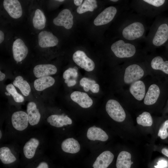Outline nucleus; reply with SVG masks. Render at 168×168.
I'll return each mask as SVG.
<instances>
[{
  "mask_svg": "<svg viewBox=\"0 0 168 168\" xmlns=\"http://www.w3.org/2000/svg\"><path fill=\"white\" fill-rule=\"evenodd\" d=\"M105 109L109 116L114 121L120 122L125 120V113L118 101L113 99L108 100L106 104Z\"/></svg>",
  "mask_w": 168,
  "mask_h": 168,
  "instance_id": "obj_5",
  "label": "nucleus"
},
{
  "mask_svg": "<svg viewBox=\"0 0 168 168\" xmlns=\"http://www.w3.org/2000/svg\"><path fill=\"white\" fill-rule=\"evenodd\" d=\"M168 40V25L160 23L157 17L150 28L144 40L143 47L145 51L154 52L157 47L161 46Z\"/></svg>",
  "mask_w": 168,
  "mask_h": 168,
  "instance_id": "obj_2",
  "label": "nucleus"
},
{
  "mask_svg": "<svg viewBox=\"0 0 168 168\" xmlns=\"http://www.w3.org/2000/svg\"><path fill=\"white\" fill-rule=\"evenodd\" d=\"M4 7L9 15L12 18L17 19L22 14L21 5L17 0H4L3 2Z\"/></svg>",
  "mask_w": 168,
  "mask_h": 168,
  "instance_id": "obj_12",
  "label": "nucleus"
},
{
  "mask_svg": "<svg viewBox=\"0 0 168 168\" xmlns=\"http://www.w3.org/2000/svg\"><path fill=\"white\" fill-rule=\"evenodd\" d=\"M162 153L168 157V149L164 148L161 150Z\"/></svg>",
  "mask_w": 168,
  "mask_h": 168,
  "instance_id": "obj_41",
  "label": "nucleus"
},
{
  "mask_svg": "<svg viewBox=\"0 0 168 168\" xmlns=\"http://www.w3.org/2000/svg\"><path fill=\"white\" fill-rule=\"evenodd\" d=\"M58 40L57 37L50 32L43 31L38 35V43L41 48L53 47L57 45Z\"/></svg>",
  "mask_w": 168,
  "mask_h": 168,
  "instance_id": "obj_13",
  "label": "nucleus"
},
{
  "mask_svg": "<svg viewBox=\"0 0 168 168\" xmlns=\"http://www.w3.org/2000/svg\"><path fill=\"white\" fill-rule=\"evenodd\" d=\"M26 110L29 124L31 126L37 124L40 121L41 115L35 103L32 101L29 102L27 105Z\"/></svg>",
  "mask_w": 168,
  "mask_h": 168,
  "instance_id": "obj_19",
  "label": "nucleus"
},
{
  "mask_svg": "<svg viewBox=\"0 0 168 168\" xmlns=\"http://www.w3.org/2000/svg\"><path fill=\"white\" fill-rule=\"evenodd\" d=\"M36 168H49V167L48 164L47 162L42 161L40 162Z\"/></svg>",
  "mask_w": 168,
  "mask_h": 168,
  "instance_id": "obj_38",
  "label": "nucleus"
},
{
  "mask_svg": "<svg viewBox=\"0 0 168 168\" xmlns=\"http://www.w3.org/2000/svg\"><path fill=\"white\" fill-rule=\"evenodd\" d=\"M54 79L50 76L38 78L34 82V86L35 89L42 91L52 86L54 83Z\"/></svg>",
  "mask_w": 168,
  "mask_h": 168,
  "instance_id": "obj_24",
  "label": "nucleus"
},
{
  "mask_svg": "<svg viewBox=\"0 0 168 168\" xmlns=\"http://www.w3.org/2000/svg\"><path fill=\"white\" fill-rule=\"evenodd\" d=\"M12 126L18 131H23L28 125L29 119L27 114L25 111L19 110L14 112L11 117Z\"/></svg>",
  "mask_w": 168,
  "mask_h": 168,
  "instance_id": "obj_8",
  "label": "nucleus"
},
{
  "mask_svg": "<svg viewBox=\"0 0 168 168\" xmlns=\"http://www.w3.org/2000/svg\"><path fill=\"white\" fill-rule=\"evenodd\" d=\"M117 12V9L114 6H110L107 7L95 19L94 25L98 26L109 23L114 19Z\"/></svg>",
  "mask_w": 168,
  "mask_h": 168,
  "instance_id": "obj_9",
  "label": "nucleus"
},
{
  "mask_svg": "<svg viewBox=\"0 0 168 168\" xmlns=\"http://www.w3.org/2000/svg\"><path fill=\"white\" fill-rule=\"evenodd\" d=\"M7 91L13 97L15 101L18 103H21L24 101V98L16 90L13 85L9 84L6 87Z\"/></svg>",
  "mask_w": 168,
  "mask_h": 168,
  "instance_id": "obj_32",
  "label": "nucleus"
},
{
  "mask_svg": "<svg viewBox=\"0 0 168 168\" xmlns=\"http://www.w3.org/2000/svg\"><path fill=\"white\" fill-rule=\"evenodd\" d=\"M61 148L64 152L75 154L78 152L80 146L78 142L73 138H68L64 140L61 143Z\"/></svg>",
  "mask_w": 168,
  "mask_h": 168,
  "instance_id": "obj_22",
  "label": "nucleus"
},
{
  "mask_svg": "<svg viewBox=\"0 0 168 168\" xmlns=\"http://www.w3.org/2000/svg\"><path fill=\"white\" fill-rule=\"evenodd\" d=\"M14 86L17 87L23 95L28 96L31 91L30 86L26 80H24L20 76H17L13 82Z\"/></svg>",
  "mask_w": 168,
  "mask_h": 168,
  "instance_id": "obj_27",
  "label": "nucleus"
},
{
  "mask_svg": "<svg viewBox=\"0 0 168 168\" xmlns=\"http://www.w3.org/2000/svg\"><path fill=\"white\" fill-rule=\"evenodd\" d=\"M64 82L66 83L69 87L74 86L76 83V81L75 79H70L65 80Z\"/></svg>",
  "mask_w": 168,
  "mask_h": 168,
  "instance_id": "obj_37",
  "label": "nucleus"
},
{
  "mask_svg": "<svg viewBox=\"0 0 168 168\" xmlns=\"http://www.w3.org/2000/svg\"><path fill=\"white\" fill-rule=\"evenodd\" d=\"M40 143L39 139L36 138H31L28 140L23 147V152L25 157L28 159L32 158L35 154Z\"/></svg>",
  "mask_w": 168,
  "mask_h": 168,
  "instance_id": "obj_18",
  "label": "nucleus"
},
{
  "mask_svg": "<svg viewBox=\"0 0 168 168\" xmlns=\"http://www.w3.org/2000/svg\"><path fill=\"white\" fill-rule=\"evenodd\" d=\"M160 94V90L158 86L155 84L151 85L148 89L144 100V104L151 105L157 101Z\"/></svg>",
  "mask_w": 168,
  "mask_h": 168,
  "instance_id": "obj_23",
  "label": "nucleus"
},
{
  "mask_svg": "<svg viewBox=\"0 0 168 168\" xmlns=\"http://www.w3.org/2000/svg\"><path fill=\"white\" fill-rule=\"evenodd\" d=\"M87 137L90 140L105 142L109 137L105 132L100 128L93 126L89 128L87 132Z\"/></svg>",
  "mask_w": 168,
  "mask_h": 168,
  "instance_id": "obj_20",
  "label": "nucleus"
},
{
  "mask_svg": "<svg viewBox=\"0 0 168 168\" xmlns=\"http://www.w3.org/2000/svg\"><path fill=\"white\" fill-rule=\"evenodd\" d=\"M47 121L51 125L57 128L70 125L72 123L70 118L63 114L51 115L48 117Z\"/></svg>",
  "mask_w": 168,
  "mask_h": 168,
  "instance_id": "obj_17",
  "label": "nucleus"
},
{
  "mask_svg": "<svg viewBox=\"0 0 168 168\" xmlns=\"http://www.w3.org/2000/svg\"><path fill=\"white\" fill-rule=\"evenodd\" d=\"M73 16L71 11L65 9L61 11L53 21L54 24L58 26H62L66 29L71 28L73 25Z\"/></svg>",
  "mask_w": 168,
  "mask_h": 168,
  "instance_id": "obj_10",
  "label": "nucleus"
},
{
  "mask_svg": "<svg viewBox=\"0 0 168 168\" xmlns=\"http://www.w3.org/2000/svg\"><path fill=\"white\" fill-rule=\"evenodd\" d=\"M114 158V155L110 151H105L97 157L92 166L93 168H107Z\"/></svg>",
  "mask_w": 168,
  "mask_h": 168,
  "instance_id": "obj_16",
  "label": "nucleus"
},
{
  "mask_svg": "<svg viewBox=\"0 0 168 168\" xmlns=\"http://www.w3.org/2000/svg\"><path fill=\"white\" fill-rule=\"evenodd\" d=\"M150 64L153 69L161 70L168 74V61H164L161 56H156L154 57L152 59Z\"/></svg>",
  "mask_w": 168,
  "mask_h": 168,
  "instance_id": "obj_26",
  "label": "nucleus"
},
{
  "mask_svg": "<svg viewBox=\"0 0 168 168\" xmlns=\"http://www.w3.org/2000/svg\"><path fill=\"white\" fill-rule=\"evenodd\" d=\"M129 91L131 94L138 100H142L145 96V86L141 81L138 80L132 83Z\"/></svg>",
  "mask_w": 168,
  "mask_h": 168,
  "instance_id": "obj_21",
  "label": "nucleus"
},
{
  "mask_svg": "<svg viewBox=\"0 0 168 168\" xmlns=\"http://www.w3.org/2000/svg\"><path fill=\"white\" fill-rule=\"evenodd\" d=\"M157 165L155 166V167L163 168L166 167L167 166V162L164 160H161L159 161L157 163Z\"/></svg>",
  "mask_w": 168,
  "mask_h": 168,
  "instance_id": "obj_36",
  "label": "nucleus"
},
{
  "mask_svg": "<svg viewBox=\"0 0 168 168\" xmlns=\"http://www.w3.org/2000/svg\"><path fill=\"white\" fill-rule=\"evenodd\" d=\"M77 68L76 67L74 68H69L63 72V77L65 80L70 79L71 77L77 78L78 76Z\"/></svg>",
  "mask_w": 168,
  "mask_h": 168,
  "instance_id": "obj_34",
  "label": "nucleus"
},
{
  "mask_svg": "<svg viewBox=\"0 0 168 168\" xmlns=\"http://www.w3.org/2000/svg\"><path fill=\"white\" fill-rule=\"evenodd\" d=\"M5 77V75L4 73H2L1 71H0V81H1L3 80Z\"/></svg>",
  "mask_w": 168,
  "mask_h": 168,
  "instance_id": "obj_42",
  "label": "nucleus"
},
{
  "mask_svg": "<svg viewBox=\"0 0 168 168\" xmlns=\"http://www.w3.org/2000/svg\"><path fill=\"white\" fill-rule=\"evenodd\" d=\"M46 19L43 12L39 9L35 11L33 18V24L35 28L41 30L45 26Z\"/></svg>",
  "mask_w": 168,
  "mask_h": 168,
  "instance_id": "obj_29",
  "label": "nucleus"
},
{
  "mask_svg": "<svg viewBox=\"0 0 168 168\" xmlns=\"http://www.w3.org/2000/svg\"><path fill=\"white\" fill-rule=\"evenodd\" d=\"M57 1L60 2H63L64 1L63 0H58Z\"/></svg>",
  "mask_w": 168,
  "mask_h": 168,
  "instance_id": "obj_44",
  "label": "nucleus"
},
{
  "mask_svg": "<svg viewBox=\"0 0 168 168\" xmlns=\"http://www.w3.org/2000/svg\"><path fill=\"white\" fill-rule=\"evenodd\" d=\"M12 53L14 59L17 62H20L26 57L28 52L27 47L20 39H16L13 42Z\"/></svg>",
  "mask_w": 168,
  "mask_h": 168,
  "instance_id": "obj_11",
  "label": "nucleus"
},
{
  "mask_svg": "<svg viewBox=\"0 0 168 168\" xmlns=\"http://www.w3.org/2000/svg\"></svg>",
  "mask_w": 168,
  "mask_h": 168,
  "instance_id": "obj_45",
  "label": "nucleus"
},
{
  "mask_svg": "<svg viewBox=\"0 0 168 168\" xmlns=\"http://www.w3.org/2000/svg\"><path fill=\"white\" fill-rule=\"evenodd\" d=\"M165 0H133L130 1V8L136 13L146 17L154 18L165 4Z\"/></svg>",
  "mask_w": 168,
  "mask_h": 168,
  "instance_id": "obj_3",
  "label": "nucleus"
},
{
  "mask_svg": "<svg viewBox=\"0 0 168 168\" xmlns=\"http://www.w3.org/2000/svg\"><path fill=\"white\" fill-rule=\"evenodd\" d=\"M72 59L77 65L86 71H91L94 69L95 64L93 61L82 51H76L73 55Z\"/></svg>",
  "mask_w": 168,
  "mask_h": 168,
  "instance_id": "obj_7",
  "label": "nucleus"
},
{
  "mask_svg": "<svg viewBox=\"0 0 168 168\" xmlns=\"http://www.w3.org/2000/svg\"><path fill=\"white\" fill-rule=\"evenodd\" d=\"M144 73L143 69L139 65L135 63L129 64L125 70L124 82L127 84L132 83L139 80Z\"/></svg>",
  "mask_w": 168,
  "mask_h": 168,
  "instance_id": "obj_6",
  "label": "nucleus"
},
{
  "mask_svg": "<svg viewBox=\"0 0 168 168\" xmlns=\"http://www.w3.org/2000/svg\"><path fill=\"white\" fill-rule=\"evenodd\" d=\"M124 16L120 30L122 39L139 44L144 42L148 29L146 17L129 11Z\"/></svg>",
  "mask_w": 168,
  "mask_h": 168,
  "instance_id": "obj_1",
  "label": "nucleus"
},
{
  "mask_svg": "<svg viewBox=\"0 0 168 168\" xmlns=\"http://www.w3.org/2000/svg\"><path fill=\"white\" fill-rule=\"evenodd\" d=\"M96 83L94 80L85 77L82 78L80 81V85L83 87L84 90L87 92L90 90L91 91Z\"/></svg>",
  "mask_w": 168,
  "mask_h": 168,
  "instance_id": "obj_33",
  "label": "nucleus"
},
{
  "mask_svg": "<svg viewBox=\"0 0 168 168\" xmlns=\"http://www.w3.org/2000/svg\"><path fill=\"white\" fill-rule=\"evenodd\" d=\"M2 135V132H1V130H0V139L1 138Z\"/></svg>",
  "mask_w": 168,
  "mask_h": 168,
  "instance_id": "obj_43",
  "label": "nucleus"
},
{
  "mask_svg": "<svg viewBox=\"0 0 168 168\" xmlns=\"http://www.w3.org/2000/svg\"><path fill=\"white\" fill-rule=\"evenodd\" d=\"M0 159L3 164H7L14 162L16 158L8 147H2L0 148Z\"/></svg>",
  "mask_w": 168,
  "mask_h": 168,
  "instance_id": "obj_28",
  "label": "nucleus"
},
{
  "mask_svg": "<svg viewBox=\"0 0 168 168\" xmlns=\"http://www.w3.org/2000/svg\"><path fill=\"white\" fill-rule=\"evenodd\" d=\"M131 156L129 152L125 151L121 152L117 158L116 168H130L133 163L131 161Z\"/></svg>",
  "mask_w": 168,
  "mask_h": 168,
  "instance_id": "obj_25",
  "label": "nucleus"
},
{
  "mask_svg": "<svg viewBox=\"0 0 168 168\" xmlns=\"http://www.w3.org/2000/svg\"><path fill=\"white\" fill-rule=\"evenodd\" d=\"M83 0H74V4L77 6H80L82 4Z\"/></svg>",
  "mask_w": 168,
  "mask_h": 168,
  "instance_id": "obj_39",
  "label": "nucleus"
},
{
  "mask_svg": "<svg viewBox=\"0 0 168 168\" xmlns=\"http://www.w3.org/2000/svg\"><path fill=\"white\" fill-rule=\"evenodd\" d=\"M137 123L143 126H151L152 124V119L150 114L148 112H144L139 115L136 119Z\"/></svg>",
  "mask_w": 168,
  "mask_h": 168,
  "instance_id": "obj_31",
  "label": "nucleus"
},
{
  "mask_svg": "<svg viewBox=\"0 0 168 168\" xmlns=\"http://www.w3.org/2000/svg\"><path fill=\"white\" fill-rule=\"evenodd\" d=\"M110 48L116 57L121 58L129 59L145 52L139 44L128 42L123 39L114 42Z\"/></svg>",
  "mask_w": 168,
  "mask_h": 168,
  "instance_id": "obj_4",
  "label": "nucleus"
},
{
  "mask_svg": "<svg viewBox=\"0 0 168 168\" xmlns=\"http://www.w3.org/2000/svg\"></svg>",
  "mask_w": 168,
  "mask_h": 168,
  "instance_id": "obj_46",
  "label": "nucleus"
},
{
  "mask_svg": "<svg viewBox=\"0 0 168 168\" xmlns=\"http://www.w3.org/2000/svg\"><path fill=\"white\" fill-rule=\"evenodd\" d=\"M168 128V120L166 121L160 128L158 133V136L161 139L166 138L168 135L167 129Z\"/></svg>",
  "mask_w": 168,
  "mask_h": 168,
  "instance_id": "obj_35",
  "label": "nucleus"
},
{
  "mask_svg": "<svg viewBox=\"0 0 168 168\" xmlns=\"http://www.w3.org/2000/svg\"><path fill=\"white\" fill-rule=\"evenodd\" d=\"M96 1L95 0H85L77 9L79 14H82L88 11L92 12L97 7Z\"/></svg>",
  "mask_w": 168,
  "mask_h": 168,
  "instance_id": "obj_30",
  "label": "nucleus"
},
{
  "mask_svg": "<svg viewBox=\"0 0 168 168\" xmlns=\"http://www.w3.org/2000/svg\"><path fill=\"white\" fill-rule=\"evenodd\" d=\"M57 72L56 67L51 64H39L33 69L34 75L37 78L54 74Z\"/></svg>",
  "mask_w": 168,
  "mask_h": 168,
  "instance_id": "obj_15",
  "label": "nucleus"
},
{
  "mask_svg": "<svg viewBox=\"0 0 168 168\" xmlns=\"http://www.w3.org/2000/svg\"><path fill=\"white\" fill-rule=\"evenodd\" d=\"M4 40V34L3 32L0 31V43H1Z\"/></svg>",
  "mask_w": 168,
  "mask_h": 168,
  "instance_id": "obj_40",
  "label": "nucleus"
},
{
  "mask_svg": "<svg viewBox=\"0 0 168 168\" xmlns=\"http://www.w3.org/2000/svg\"><path fill=\"white\" fill-rule=\"evenodd\" d=\"M71 99L84 108L90 107L93 103V101L86 93L78 91L72 92L70 95Z\"/></svg>",
  "mask_w": 168,
  "mask_h": 168,
  "instance_id": "obj_14",
  "label": "nucleus"
}]
</instances>
